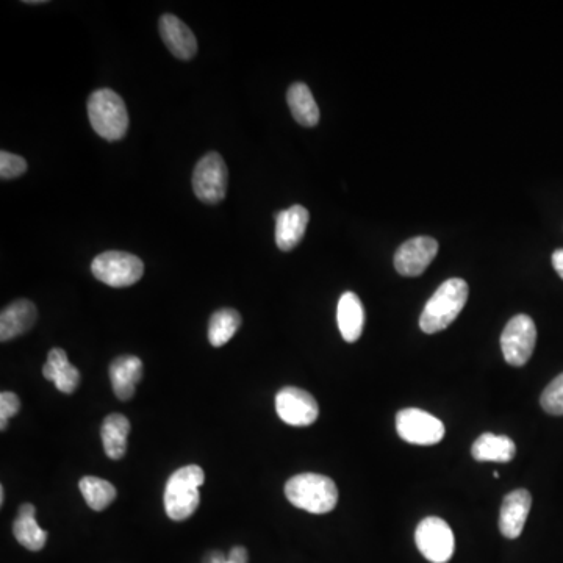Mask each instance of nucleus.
<instances>
[{"label":"nucleus","mask_w":563,"mask_h":563,"mask_svg":"<svg viewBox=\"0 0 563 563\" xmlns=\"http://www.w3.org/2000/svg\"><path fill=\"white\" fill-rule=\"evenodd\" d=\"M468 293V284L463 279L443 282L421 313L420 327L424 334H437L451 326L467 304Z\"/></svg>","instance_id":"1"},{"label":"nucleus","mask_w":563,"mask_h":563,"mask_svg":"<svg viewBox=\"0 0 563 563\" xmlns=\"http://www.w3.org/2000/svg\"><path fill=\"white\" fill-rule=\"evenodd\" d=\"M285 496L298 509L321 515L332 512L337 506L338 488L323 474L302 473L285 484Z\"/></svg>","instance_id":"2"},{"label":"nucleus","mask_w":563,"mask_h":563,"mask_svg":"<svg viewBox=\"0 0 563 563\" xmlns=\"http://www.w3.org/2000/svg\"><path fill=\"white\" fill-rule=\"evenodd\" d=\"M91 127L107 141H119L129 129V113L122 97L110 88L94 91L88 99Z\"/></svg>","instance_id":"3"},{"label":"nucleus","mask_w":563,"mask_h":563,"mask_svg":"<svg viewBox=\"0 0 563 563\" xmlns=\"http://www.w3.org/2000/svg\"><path fill=\"white\" fill-rule=\"evenodd\" d=\"M204 481V471L198 465H188L174 471L165 488V510L171 520H187L198 510L201 503L199 487Z\"/></svg>","instance_id":"4"},{"label":"nucleus","mask_w":563,"mask_h":563,"mask_svg":"<svg viewBox=\"0 0 563 563\" xmlns=\"http://www.w3.org/2000/svg\"><path fill=\"white\" fill-rule=\"evenodd\" d=\"M97 280L108 287L124 288L137 284L143 277L144 263L137 255L122 251H107L97 255L91 263Z\"/></svg>","instance_id":"5"},{"label":"nucleus","mask_w":563,"mask_h":563,"mask_svg":"<svg viewBox=\"0 0 563 563\" xmlns=\"http://www.w3.org/2000/svg\"><path fill=\"white\" fill-rule=\"evenodd\" d=\"M227 173L226 162L218 152H210L199 160L193 173V190L199 201L215 205L226 198Z\"/></svg>","instance_id":"6"},{"label":"nucleus","mask_w":563,"mask_h":563,"mask_svg":"<svg viewBox=\"0 0 563 563\" xmlns=\"http://www.w3.org/2000/svg\"><path fill=\"white\" fill-rule=\"evenodd\" d=\"M415 542L420 553L432 563H448L456 549L451 526L438 517L424 518L418 524Z\"/></svg>","instance_id":"7"},{"label":"nucleus","mask_w":563,"mask_h":563,"mask_svg":"<svg viewBox=\"0 0 563 563\" xmlns=\"http://www.w3.org/2000/svg\"><path fill=\"white\" fill-rule=\"evenodd\" d=\"M396 431L404 442L418 446H432L445 437V424L421 409H402L396 415Z\"/></svg>","instance_id":"8"},{"label":"nucleus","mask_w":563,"mask_h":563,"mask_svg":"<svg viewBox=\"0 0 563 563\" xmlns=\"http://www.w3.org/2000/svg\"><path fill=\"white\" fill-rule=\"evenodd\" d=\"M537 327L528 315L513 316L501 335V349L509 365L524 366L534 354Z\"/></svg>","instance_id":"9"},{"label":"nucleus","mask_w":563,"mask_h":563,"mask_svg":"<svg viewBox=\"0 0 563 563\" xmlns=\"http://www.w3.org/2000/svg\"><path fill=\"white\" fill-rule=\"evenodd\" d=\"M276 410L280 420L290 426L305 427L315 423L320 407L309 391L285 387L277 393Z\"/></svg>","instance_id":"10"},{"label":"nucleus","mask_w":563,"mask_h":563,"mask_svg":"<svg viewBox=\"0 0 563 563\" xmlns=\"http://www.w3.org/2000/svg\"><path fill=\"white\" fill-rule=\"evenodd\" d=\"M438 254L437 240L415 237L401 244L395 254V268L401 276L416 277L426 271Z\"/></svg>","instance_id":"11"},{"label":"nucleus","mask_w":563,"mask_h":563,"mask_svg":"<svg viewBox=\"0 0 563 563\" xmlns=\"http://www.w3.org/2000/svg\"><path fill=\"white\" fill-rule=\"evenodd\" d=\"M158 30L168 51L179 60H191L198 54V40L190 27L174 15H163Z\"/></svg>","instance_id":"12"},{"label":"nucleus","mask_w":563,"mask_h":563,"mask_svg":"<svg viewBox=\"0 0 563 563\" xmlns=\"http://www.w3.org/2000/svg\"><path fill=\"white\" fill-rule=\"evenodd\" d=\"M532 496L528 490L518 488L504 498L499 513V531L506 538H518L523 532L524 524L531 512Z\"/></svg>","instance_id":"13"},{"label":"nucleus","mask_w":563,"mask_h":563,"mask_svg":"<svg viewBox=\"0 0 563 563\" xmlns=\"http://www.w3.org/2000/svg\"><path fill=\"white\" fill-rule=\"evenodd\" d=\"M310 213L302 205H293L276 213V244L280 251L295 249L309 226Z\"/></svg>","instance_id":"14"},{"label":"nucleus","mask_w":563,"mask_h":563,"mask_svg":"<svg viewBox=\"0 0 563 563\" xmlns=\"http://www.w3.org/2000/svg\"><path fill=\"white\" fill-rule=\"evenodd\" d=\"M36 318L38 312L29 299H19L8 305L0 315V340L10 341L26 334L36 323Z\"/></svg>","instance_id":"15"},{"label":"nucleus","mask_w":563,"mask_h":563,"mask_svg":"<svg viewBox=\"0 0 563 563\" xmlns=\"http://www.w3.org/2000/svg\"><path fill=\"white\" fill-rule=\"evenodd\" d=\"M337 323L341 337L348 343H356L362 337L365 310L359 296L346 291L338 301Z\"/></svg>","instance_id":"16"},{"label":"nucleus","mask_w":563,"mask_h":563,"mask_svg":"<svg viewBox=\"0 0 563 563\" xmlns=\"http://www.w3.org/2000/svg\"><path fill=\"white\" fill-rule=\"evenodd\" d=\"M143 377V362L135 356H121L113 360L110 365V379H112L115 395L121 401H129L135 395V387Z\"/></svg>","instance_id":"17"},{"label":"nucleus","mask_w":563,"mask_h":563,"mask_svg":"<svg viewBox=\"0 0 563 563\" xmlns=\"http://www.w3.org/2000/svg\"><path fill=\"white\" fill-rule=\"evenodd\" d=\"M43 376L52 381L61 393L71 395L80 384V373L76 366L69 362L68 354L63 349L55 348L49 352Z\"/></svg>","instance_id":"18"},{"label":"nucleus","mask_w":563,"mask_h":563,"mask_svg":"<svg viewBox=\"0 0 563 563\" xmlns=\"http://www.w3.org/2000/svg\"><path fill=\"white\" fill-rule=\"evenodd\" d=\"M477 462L507 463L517 454V446L507 435L482 434L471 448Z\"/></svg>","instance_id":"19"},{"label":"nucleus","mask_w":563,"mask_h":563,"mask_svg":"<svg viewBox=\"0 0 563 563\" xmlns=\"http://www.w3.org/2000/svg\"><path fill=\"white\" fill-rule=\"evenodd\" d=\"M291 115L304 127H315L320 122V108L316 104L310 88L305 83L296 82L287 93Z\"/></svg>","instance_id":"20"},{"label":"nucleus","mask_w":563,"mask_h":563,"mask_svg":"<svg viewBox=\"0 0 563 563\" xmlns=\"http://www.w3.org/2000/svg\"><path fill=\"white\" fill-rule=\"evenodd\" d=\"M130 423L126 416L113 413L108 415L102 424V443L104 451L112 460H119L126 456L127 437H129Z\"/></svg>","instance_id":"21"},{"label":"nucleus","mask_w":563,"mask_h":563,"mask_svg":"<svg viewBox=\"0 0 563 563\" xmlns=\"http://www.w3.org/2000/svg\"><path fill=\"white\" fill-rule=\"evenodd\" d=\"M13 534L16 540L29 551H40L46 545L47 532L36 523L35 507L32 504H22L13 524Z\"/></svg>","instance_id":"22"},{"label":"nucleus","mask_w":563,"mask_h":563,"mask_svg":"<svg viewBox=\"0 0 563 563\" xmlns=\"http://www.w3.org/2000/svg\"><path fill=\"white\" fill-rule=\"evenodd\" d=\"M241 326V315L234 309H221L213 313L208 324V340L215 348H221L232 340Z\"/></svg>","instance_id":"23"},{"label":"nucleus","mask_w":563,"mask_h":563,"mask_svg":"<svg viewBox=\"0 0 563 563\" xmlns=\"http://www.w3.org/2000/svg\"><path fill=\"white\" fill-rule=\"evenodd\" d=\"M79 488L90 509L96 512L107 509L116 498V488L101 477H83L79 482Z\"/></svg>","instance_id":"24"},{"label":"nucleus","mask_w":563,"mask_h":563,"mask_svg":"<svg viewBox=\"0 0 563 563\" xmlns=\"http://www.w3.org/2000/svg\"><path fill=\"white\" fill-rule=\"evenodd\" d=\"M543 410L549 415L562 416L563 415V373L554 379L540 398Z\"/></svg>","instance_id":"25"},{"label":"nucleus","mask_w":563,"mask_h":563,"mask_svg":"<svg viewBox=\"0 0 563 563\" xmlns=\"http://www.w3.org/2000/svg\"><path fill=\"white\" fill-rule=\"evenodd\" d=\"M27 162L21 155L11 154V152H0V177L2 180L18 179L22 174H26Z\"/></svg>","instance_id":"26"},{"label":"nucleus","mask_w":563,"mask_h":563,"mask_svg":"<svg viewBox=\"0 0 563 563\" xmlns=\"http://www.w3.org/2000/svg\"><path fill=\"white\" fill-rule=\"evenodd\" d=\"M19 409H21V401H19L15 393L4 391L0 395V429L2 431L7 429L8 420H10L11 416H15Z\"/></svg>","instance_id":"27"},{"label":"nucleus","mask_w":563,"mask_h":563,"mask_svg":"<svg viewBox=\"0 0 563 563\" xmlns=\"http://www.w3.org/2000/svg\"><path fill=\"white\" fill-rule=\"evenodd\" d=\"M553 266L556 273L563 279V249H557L553 254Z\"/></svg>","instance_id":"28"},{"label":"nucleus","mask_w":563,"mask_h":563,"mask_svg":"<svg viewBox=\"0 0 563 563\" xmlns=\"http://www.w3.org/2000/svg\"><path fill=\"white\" fill-rule=\"evenodd\" d=\"M210 563H237L234 562V560L229 559L226 560L223 557V554H215V556L212 557V559H210Z\"/></svg>","instance_id":"29"},{"label":"nucleus","mask_w":563,"mask_h":563,"mask_svg":"<svg viewBox=\"0 0 563 563\" xmlns=\"http://www.w3.org/2000/svg\"><path fill=\"white\" fill-rule=\"evenodd\" d=\"M24 4L41 5V4H46V0H27V2H24Z\"/></svg>","instance_id":"30"},{"label":"nucleus","mask_w":563,"mask_h":563,"mask_svg":"<svg viewBox=\"0 0 563 563\" xmlns=\"http://www.w3.org/2000/svg\"><path fill=\"white\" fill-rule=\"evenodd\" d=\"M5 501V488L0 487V504H4Z\"/></svg>","instance_id":"31"},{"label":"nucleus","mask_w":563,"mask_h":563,"mask_svg":"<svg viewBox=\"0 0 563 563\" xmlns=\"http://www.w3.org/2000/svg\"><path fill=\"white\" fill-rule=\"evenodd\" d=\"M493 477H496V479H499V473H496V471H495V473H493Z\"/></svg>","instance_id":"32"}]
</instances>
